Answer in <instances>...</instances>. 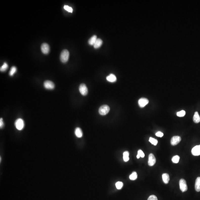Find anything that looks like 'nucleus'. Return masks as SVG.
Instances as JSON below:
<instances>
[{"instance_id": "nucleus-1", "label": "nucleus", "mask_w": 200, "mask_h": 200, "mask_svg": "<svg viewBox=\"0 0 200 200\" xmlns=\"http://www.w3.org/2000/svg\"><path fill=\"white\" fill-rule=\"evenodd\" d=\"M69 57V52L66 49L63 50L61 52L60 55V60L63 63L66 62L68 60Z\"/></svg>"}, {"instance_id": "nucleus-2", "label": "nucleus", "mask_w": 200, "mask_h": 200, "mask_svg": "<svg viewBox=\"0 0 200 200\" xmlns=\"http://www.w3.org/2000/svg\"><path fill=\"white\" fill-rule=\"evenodd\" d=\"M110 107L107 105H103L101 106L99 109V112L100 115H105L109 113Z\"/></svg>"}, {"instance_id": "nucleus-3", "label": "nucleus", "mask_w": 200, "mask_h": 200, "mask_svg": "<svg viewBox=\"0 0 200 200\" xmlns=\"http://www.w3.org/2000/svg\"><path fill=\"white\" fill-rule=\"evenodd\" d=\"M16 128L18 130H21L23 129L25 126L24 122L23 119L19 118L16 120L15 123Z\"/></svg>"}, {"instance_id": "nucleus-4", "label": "nucleus", "mask_w": 200, "mask_h": 200, "mask_svg": "<svg viewBox=\"0 0 200 200\" xmlns=\"http://www.w3.org/2000/svg\"><path fill=\"white\" fill-rule=\"evenodd\" d=\"M179 186L180 189L182 192H185L188 190V186L186 184V181L184 179H182L179 181Z\"/></svg>"}, {"instance_id": "nucleus-5", "label": "nucleus", "mask_w": 200, "mask_h": 200, "mask_svg": "<svg viewBox=\"0 0 200 200\" xmlns=\"http://www.w3.org/2000/svg\"><path fill=\"white\" fill-rule=\"evenodd\" d=\"M44 86L47 90H52L55 88V85L53 82L50 80H46L44 83Z\"/></svg>"}, {"instance_id": "nucleus-6", "label": "nucleus", "mask_w": 200, "mask_h": 200, "mask_svg": "<svg viewBox=\"0 0 200 200\" xmlns=\"http://www.w3.org/2000/svg\"><path fill=\"white\" fill-rule=\"evenodd\" d=\"M80 92L81 95L83 96H86L88 93V89L86 84L82 83L80 85L79 87Z\"/></svg>"}, {"instance_id": "nucleus-7", "label": "nucleus", "mask_w": 200, "mask_h": 200, "mask_svg": "<svg viewBox=\"0 0 200 200\" xmlns=\"http://www.w3.org/2000/svg\"><path fill=\"white\" fill-rule=\"evenodd\" d=\"M41 50L42 53L44 54H47L50 51V47L47 43H43L41 45Z\"/></svg>"}, {"instance_id": "nucleus-8", "label": "nucleus", "mask_w": 200, "mask_h": 200, "mask_svg": "<svg viewBox=\"0 0 200 200\" xmlns=\"http://www.w3.org/2000/svg\"><path fill=\"white\" fill-rule=\"evenodd\" d=\"M181 138L179 136H174L171 139L170 143L172 145H176L181 142Z\"/></svg>"}, {"instance_id": "nucleus-9", "label": "nucleus", "mask_w": 200, "mask_h": 200, "mask_svg": "<svg viewBox=\"0 0 200 200\" xmlns=\"http://www.w3.org/2000/svg\"><path fill=\"white\" fill-rule=\"evenodd\" d=\"M156 159L154 154L152 153L150 154L149 156L148 165L150 166H153L156 163Z\"/></svg>"}, {"instance_id": "nucleus-10", "label": "nucleus", "mask_w": 200, "mask_h": 200, "mask_svg": "<svg viewBox=\"0 0 200 200\" xmlns=\"http://www.w3.org/2000/svg\"><path fill=\"white\" fill-rule=\"evenodd\" d=\"M149 103V100L145 98H141L138 101V104L141 107H143Z\"/></svg>"}, {"instance_id": "nucleus-11", "label": "nucleus", "mask_w": 200, "mask_h": 200, "mask_svg": "<svg viewBox=\"0 0 200 200\" xmlns=\"http://www.w3.org/2000/svg\"><path fill=\"white\" fill-rule=\"evenodd\" d=\"M192 153L194 156L200 155V145L196 146L192 149Z\"/></svg>"}, {"instance_id": "nucleus-12", "label": "nucleus", "mask_w": 200, "mask_h": 200, "mask_svg": "<svg viewBox=\"0 0 200 200\" xmlns=\"http://www.w3.org/2000/svg\"><path fill=\"white\" fill-rule=\"evenodd\" d=\"M106 79L108 82H116L117 79L115 75L113 74H110L106 77Z\"/></svg>"}, {"instance_id": "nucleus-13", "label": "nucleus", "mask_w": 200, "mask_h": 200, "mask_svg": "<svg viewBox=\"0 0 200 200\" xmlns=\"http://www.w3.org/2000/svg\"><path fill=\"white\" fill-rule=\"evenodd\" d=\"M102 43L103 41L102 40L99 38H98L93 46L95 49H98L101 47Z\"/></svg>"}, {"instance_id": "nucleus-14", "label": "nucleus", "mask_w": 200, "mask_h": 200, "mask_svg": "<svg viewBox=\"0 0 200 200\" xmlns=\"http://www.w3.org/2000/svg\"><path fill=\"white\" fill-rule=\"evenodd\" d=\"M195 189L197 192H200V177H197L196 180Z\"/></svg>"}, {"instance_id": "nucleus-15", "label": "nucleus", "mask_w": 200, "mask_h": 200, "mask_svg": "<svg viewBox=\"0 0 200 200\" xmlns=\"http://www.w3.org/2000/svg\"><path fill=\"white\" fill-rule=\"evenodd\" d=\"M75 134L78 138H80L82 137L83 133L82 130L79 127H77L75 130Z\"/></svg>"}, {"instance_id": "nucleus-16", "label": "nucleus", "mask_w": 200, "mask_h": 200, "mask_svg": "<svg viewBox=\"0 0 200 200\" xmlns=\"http://www.w3.org/2000/svg\"><path fill=\"white\" fill-rule=\"evenodd\" d=\"M193 121L195 123H199L200 122V116L197 112H196L194 114Z\"/></svg>"}, {"instance_id": "nucleus-17", "label": "nucleus", "mask_w": 200, "mask_h": 200, "mask_svg": "<svg viewBox=\"0 0 200 200\" xmlns=\"http://www.w3.org/2000/svg\"><path fill=\"white\" fill-rule=\"evenodd\" d=\"M97 39V36H96V35H94L92 36V37L89 39V40H88V43H89L90 45H94Z\"/></svg>"}, {"instance_id": "nucleus-18", "label": "nucleus", "mask_w": 200, "mask_h": 200, "mask_svg": "<svg viewBox=\"0 0 200 200\" xmlns=\"http://www.w3.org/2000/svg\"><path fill=\"white\" fill-rule=\"evenodd\" d=\"M162 179H163V182L165 184H167L169 183V176L168 173H163L162 174Z\"/></svg>"}, {"instance_id": "nucleus-19", "label": "nucleus", "mask_w": 200, "mask_h": 200, "mask_svg": "<svg viewBox=\"0 0 200 200\" xmlns=\"http://www.w3.org/2000/svg\"><path fill=\"white\" fill-rule=\"evenodd\" d=\"M123 159L124 161H128L129 158V152L128 151H125L123 153Z\"/></svg>"}, {"instance_id": "nucleus-20", "label": "nucleus", "mask_w": 200, "mask_h": 200, "mask_svg": "<svg viewBox=\"0 0 200 200\" xmlns=\"http://www.w3.org/2000/svg\"><path fill=\"white\" fill-rule=\"evenodd\" d=\"M8 68V64L6 62H5L3 65L1 67V68H0V71L2 72H4L6 71Z\"/></svg>"}, {"instance_id": "nucleus-21", "label": "nucleus", "mask_w": 200, "mask_h": 200, "mask_svg": "<svg viewBox=\"0 0 200 200\" xmlns=\"http://www.w3.org/2000/svg\"><path fill=\"white\" fill-rule=\"evenodd\" d=\"M17 68L15 66L12 67L9 72V74L11 76H13L16 72Z\"/></svg>"}, {"instance_id": "nucleus-22", "label": "nucleus", "mask_w": 200, "mask_h": 200, "mask_svg": "<svg viewBox=\"0 0 200 200\" xmlns=\"http://www.w3.org/2000/svg\"><path fill=\"white\" fill-rule=\"evenodd\" d=\"M137 174L136 172H133L129 176V178L131 180H135L137 179Z\"/></svg>"}, {"instance_id": "nucleus-23", "label": "nucleus", "mask_w": 200, "mask_h": 200, "mask_svg": "<svg viewBox=\"0 0 200 200\" xmlns=\"http://www.w3.org/2000/svg\"><path fill=\"white\" fill-rule=\"evenodd\" d=\"M179 159H180V157L178 155H176V156H174L172 158V161L174 163H177L179 162Z\"/></svg>"}, {"instance_id": "nucleus-24", "label": "nucleus", "mask_w": 200, "mask_h": 200, "mask_svg": "<svg viewBox=\"0 0 200 200\" xmlns=\"http://www.w3.org/2000/svg\"><path fill=\"white\" fill-rule=\"evenodd\" d=\"M149 141L153 145H156L158 143V141L157 140V139H155L153 138H152V137H150L149 138Z\"/></svg>"}, {"instance_id": "nucleus-25", "label": "nucleus", "mask_w": 200, "mask_h": 200, "mask_svg": "<svg viewBox=\"0 0 200 200\" xmlns=\"http://www.w3.org/2000/svg\"><path fill=\"white\" fill-rule=\"evenodd\" d=\"M123 186V184L122 182H116V188L118 189H121L122 187Z\"/></svg>"}, {"instance_id": "nucleus-26", "label": "nucleus", "mask_w": 200, "mask_h": 200, "mask_svg": "<svg viewBox=\"0 0 200 200\" xmlns=\"http://www.w3.org/2000/svg\"><path fill=\"white\" fill-rule=\"evenodd\" d=\"M186 112L184 110H181L177 113V115L179 117H183L185 115Z\"/></svg>"}, {"instance_id": "nucleus-27", "label": "nucleus", "mask_w": 200, "mask_h": 200, "mask_svg": "<svg viewBox=\"0 0 200 200\" xmlns=\"http://www.w3.org/2000/svg\"><path fill=\"white\" fill-rule=\"evenodd\" d=\"M64 9L66 11L72 13L73 12V9L71 7H69L68 6L65 5L64 6Z\"/></svg>"}, {"instance_id": "nucleus-28", "label": "nucleus", "mask_w": 200, "mask_h": 200, "mask_svg": "<svg viewBox=\"0 0 200 200\" xmlns=\"http://www.w3.org/2000/svg\"><path fill=\"white\" fill-rule=\"evenodd\" d=\"M147 200H158L157 197L155 195H152L149 197Z\"/></svg>"}, {"instance_id": "nucleus-29", "label": "nucleus", "mask_w": 200, "mask_h": 200, "mask_svg": "<svg viewBox=\"0 0 200 200\" xmlns=\"http://www.w3.org/2000/svg\"><path fill=\"white\" fill-rule=\"evenodd\" d=\"M138 154L140 156V157L144 158L145 157V154L141 150H139L138 151Z\"/></svg>"}, {"instance_id": "nucleus-30", "label": "nucleus", "mask_w": 200, "mask_h": 200, "mask_svg": "<svg viewBox=\"0 0 200 200\" xmlns=\"http://www.w3.org/2000/svg\"><path fill=\"white\" fill-rule=\"evenodd\" d=\"M156 135L158 137H163V134L161 132H158L156 134Z\"/></svg>"}, {"instance_id": "nucleus-31", "label": "nucleus", "mask_w": 200, "mask_h": 200, "mask_svg": "<svg viewBox=\"0 0 200 200\" xmlns=\"http://www.w3.org/2000/svg\"><path fill=\"white\" fill-rule=\"evenodd\" d=\"M4 125V124L3 119L2 118H1V119H0V127H1V128H3Z\"/></svg>"}, {"instance_id": "nucleus-32", "label": "nucleus", "mask_w": 200, "mask_h": 200, "mask_svg": "<svg viewBox=\"0 0 200 200\" xmlns=\"http://www.w3.org/2000/svg\"><path fill=\"white\" fill-rule=\"evenodd\" d=\"M140 156H139V155L138 154H137V158L138 159H139V158H140Z\"/></svg>"}]
</instances>
